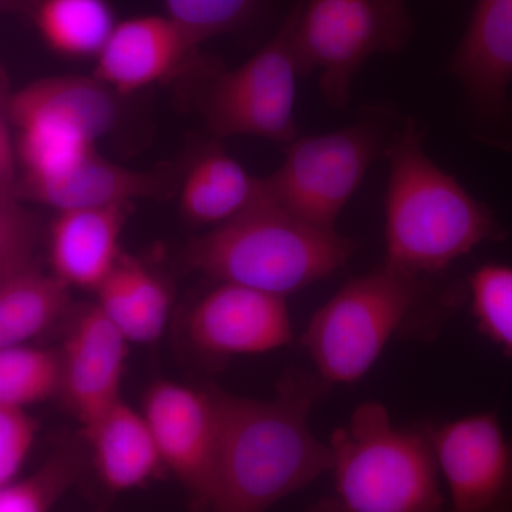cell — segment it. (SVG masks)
Instances as JSON below:
<instances>
[{
	"instance_id": "obj_28",
	"label": "cell",
	"mask_w": 512,
	"mask_h": 512,
	"mask_svg": "<svg viewBox=\"0 0 512 512\" xmlns=\"http://www.w3.org/2000/svg\"><path fill=\"white\" fill-rule=\"evenodd\" d=\"M37 429L36 420L26 410L0 404V487L18 477L35 444Z\"/></svg>"
},
{
	"instance_id": "obj_24",
	"label": "cell",
	"mask_w": 512,
	"mask_h": 512,
	"mask_svg": "<svg viewBox=\"0 0 512 512\" xmlns=\"http://www.w3.org/2000/svg\"><path fill=\"white\" fill-rule=\"evenodd\" d=\"M82 450L66 444L35 473L0 487V512H50L82 476Z\"/></svg>"
},
{
	"instance_id": "obj_13",
	"label": "cell",
	"mask_w": 512,
	"mask_h": 512,
	"mask_svg": "<svg viewBox=\"0 0 512 512\" xmlns=\"http://www.w3.org/2000/svg\"><path fill=\"white\" fill-rule=\"evenodd\" d=\"M128 340L96 303L74 318L63 348L60 396L82 427L121 400Z\"/></svg>"
},
{
	"instance_id": "obj_3",
	"label": "cell",
	"mask_w": 512,
	"mask_h": 512,
	"mask_svg": "<svg viewBox=\"0 0 512 512\" xmlns=\"http://www.w3.org/2000/svg\"><path fill=\"white\" fill-rule=\"evenodd\" d=\"M384 157L390 170L384 264L434 278L478 245L507 237L490 208L427 156L413 120L400 123Z\"/></svg>"
},
{
	"instance_id": "obj_17",
	"label": "cell",
	"mask_w": 512,
	"mask_h": 512,
	"mask_svg": "<svg viewBox=\"0 0 512 512\" xmlns=\"http://www.w3.org/2000/svg\"><path fill=\"white\" fill-rule=\"evenodd\" d=\"M167 181L161 173L130 170L111 163L94 150L60 174L23 181V195L57 211L103 208L154 197L165 190Z\"/></svg>"
},
{
	"instance_id": "obj_23",
	"label": "cell",
	"mask_w": 512,
	"mask_h": 512,
	"mask_svg": "<svg viewBox=\"0 0 512 512\" xmlns=\"http://www.w3.org/2000/svg\"><path fill=\"white\" fill-rule=\"evenodd\" d=\"M59 350L28 345L0 348V404L26 410L60 396Z\"/></svg>"
},
{
	"instance_id": "obj_12",
	"label": "cell",
	"mask_w": 512,
	"mask_h": 512,
	"mask_svg": "<svg viewBox=\"0 0 512 512\" xmlns=\"http://www.w3.org/2000/svg\"><path fill=\"white\" fill-rule=\"evenodd\" d=\"M292 330L284 296L224 282L198 301L188 319L195 348L218 359L284 348Z\"/></svg>"
},
{
	"instance_id": "obj_1",
	"label": "cell",
	"mask_w": 512,
	"mask_h": 512,
	"mask_svg": "<svg viewBox=\"0 0 512 512\" xmlns=\"http://www.w3.org/2000/svg\"><path fill=\"white\" fill-rule=\"evenodd\" d=\"M329 392L316 372L292 370L266 400L215 389L218 440L207 507L211 512H266L332 470L329 444L309 424Z\"/></svg>"
},
{
	"instance_id": "obj_18",
	"label": "cell",
	"mask_w": 512,
	"mask_h": 512,
	"mask_svg": "<svg viewBox=\"0 0 512 512\" xmlns=\"http://www.w3.org/2000/svg\"><path fill=\"white\" fill-rule=\"evenodd\" d=\"M101 483L114 493L143 487L164 468L143 413L123 399L83 427Z\"/></svg>"
},
{
	"instance_id": "obj_22",
	"label": "cell",
	"mask_w": 512,
	"mask_h": 512,
	"mask_svg": "<svg viewBox=\"0 0 512 512\" xmlns=\"http://www.w3.org/2000/svg\"><path fill=\"white\" fill-rule=\"evenodd\" d=\"M33 19L53 52L74 59L99 56L117 25L107 0H37Z\"/></svg>"
},
{
	"instance_id": "obj_6",
	"label": "cell",
	"mask_w": 512,
	"mask_h": 512,
	"mask_svg": "<svg viewBox=\"0 0 512 512\" xmlns=\"http://www.w3.org/2000/svg\"><path fill=\"white\" fill-rule=\"evenodd\" d=\"M400 123L386 107H373L338 131L295 138L284 164L265 178L269 200L309 224L336 229L340 212L372 164L386 156Z\"/></svg>"
},
{
	"instance_id": "obj_20",
	"label": "cell",
	"mask_w": 512,
	"mask_h": 512,
	"mask_svg": "<svg viewBox=\"0 0 512 512\" xmlns=\"http://www.w3.org/2000/svg\"><path fill=\"white\" fill-rule=\"evenodd\" d=\"M96 306L128 343L156 342L171 311L167 286L137 259L121 255L113 271L96 289Z\"/></svg>"
},
{
	"instance_id": "obj_5",
	"label": "cell",
	"mask_w": 512,
	"mask_h": 512,
	"mask_svg": "<svg viewBox=\"0 0 512 512\" xmlns=\"http://www.w3.org/2000/svg\"><path fill=\"white\" fill-rule=\"evenodd\" d=\"M329 446L335 493L311 512H448L426 424L396 427L382 403L365 402Z\"/></svg>"
},
{
	"instance_id": "obj_9",
	"label": "cell",
	"mask_w": 512,
	"mask_h": 512,
	"mask_svg": "<svg viewBox=\"0 0 512 512\" xmlns=\"http://www.w3.org/2000/svg\"><path fill=\"white\" fill-rule=\"evenodd\" d=\"M295 19L296 6L256 55L212 80L202 114L215 136L266 138L284 146L295 140L296 82L301 76L293 47Z\"/></svg>"
},
{
	"instance_id": "obj_14",
	"label": "cell",
	"mask_w": 512,
	"mask_h": 512,
	"mask_svg": "<svg viewBox=\"0 0 512 512\" xmlns=\"http://www.w3.org/2000/svg\"><path fill=\"white\" fill-rule=\"evenodd\" d=\"M483 119H504L512 80V0H477L448 64Z\"/></svg>"
},
{
	"instance_id": "obj_16",
	"label": "cell",
	"mask_w": 512,
	"mask_h": 512,
	"mask_svg": "<svg viewBox=\"0 0 512 512\" xmlns=\"http://www.w3.org/2000/svg\"><path fill=\"white\" fill-rule=\"evenodd\" d=\"M128 205L59 211L49 231L52 274L69 288L96 292L123 255Z\"/></svg>"
},
{
	"instance_id": "obj_10",
	"label": "cell",
	"mask_w": 512,
	"mask_h": 512,
	"mask_svg": "<svg viewBox=\"0 0 512 512\" xmlns=\"http://www.w3.org/2000/svg\"><path fill=\"white\" fill-rule=\"evenodd\" d=\"M426 424L448 512H512V434L495 412Z\"/></svg>"
},
{
	"instance_id": "obj_15",
	"label": "cell",
	"mask_w": 512,
	"mask_h": 512,
	"mask_svg": "<svg viewBox=\"0 0 512 512\" xmlns=\"http://www.w3.org/2000/svg\"><path fill=\"white\" fill-rule=\"evenodd\" d=\"M197 46L167 16H138L117 23L96 57L93 77L126 96L177 72Z\"/></svg>"
},
{
	"instance_id": "obj_4",
	"label": "cell",
	"mask_w": 512,
	"mask_h": 512,
	"mask_svg": "<svg viewBox=\"0 0 512 512\" xmlns=\"http://www.w3.org/2000/svg\"><path fill=\"white\" fill-rule=\"evenodd\" d=\"M352 239L295 217L268 197L191 239L184 261L212 281L286 296L339 271Z\"/></svg>"
},
{
	"instance_id": "obj_7",
	"label": "cell",
	"mask_w": 512,
	"mask_h": 512,
	"mask_svg": "<svg viewBox=\"0 0 512 512\" xmlns=\"http://www.w3.org/2000/svg\"><path fill=\"white\" fill-rule=\"evenodd\" d=\"M412 33L406 0H299L293 47L301 76L319 72L323 97L343 109L360 67L400 52Z\"/></svg>"
},
{
	"instance_id": "obj_8",
	"label": "cell",
	"mask_w": 512,
	"mask_h": 512,
	"mask_svg": "<svg viewBox=\"0 0 512 512\" xmlns=\"http://www.w3.org/2000/svg\"><path fill=\"white\" fill-rule=\"evenodd\" d=\"M19 128L26 178L62 173L94 151L117 120L116 93L94 77H53L20 90L9 104Z\"/></svg>"
},
{
	"instance_id": "obj_26",
	"label": "cell",
	"mask_w": 512,
	"mask_h": 512,
	"mask_svg": "<svg viewBox=\"0 0 512 512\" xmlns=\"http://www.w3.org/2000/svg\"><path fill=\"white\" fill-rule=\"evenodd\" d=\"M173 20L195 46L249 25L266 0H164Z\"/></svg>"
},
{
	"instance_id": "obj_11",
	"label": "cell",
	"mask_w": 512,
	"mask_h": 512,
	"mask_svg": "<svg viewBox=\"0 0 512 512\" xmlns=\"http://www.w3.org/2000/svg\"><path fill=\"white\" fill-rule=\"evenodd\" d=\"M141 413L156 440L164 467L207 505L218 440L215 389L200 390L158 380L148 387Z\"/></svg>"
},
{
	"instance_id": "obj_21",
	"label": "cell",
	"mask_w": 512,
	"mask_h": 512,
	"mask_svg": "<svg viewBox=\"0 0 512 512\" xmlns=\"http://www.w3.org/2000/svg\"><path fill=\"white\" fill-rule=\"evenodd\" d=\"M70 288L35 264L0 276V348L28 345L69 312Z\"/></svg>"
},
{
	"instance_id": "obj_2",
	"label": "cell",
	"mask_w": 512,
	"mask_h": 512,
	"mask_svg": "<svg viewBox=\"0 0 512 512\" xmlns=\"http://www.w3.org/2000/svg\"><path fill=\"white\" fill-rule=\"evenodd\" d=\"M444 276V275H443ZM383 264L349 281L312 316L302 345L326 386L363 379L390 340H431L468 302L466 282Z\"/></svg>"
},
{
	"instance_id": "obj_25",
	"label": "cell",
	"mask_w": 512,
	"mask_h": 512,
	"mask_svg": "<svg viewBox=\"0 0 512 512\" xmlns=\"http://www.w3.org/2000/svg\"><path fill=\"white\" fill-rule=\"evenodd\" d=\"M467 292L478 330L512 357V266L481 265L468 276Z\"/></svg>"
},
{
	"instance_id": "obj_30",
	"label": "cell",
	"mask_w": 512,
	"mask_h": 512,
	"mask_svg": "<svg viewBox=\"0 0 512 512\" xmlns=\"http://www.w3.org/2000/svg\"><path fill=\"white\" fill-rule=\"evenodd\" d=\"M18 8L16 0H0V10H10Z\"/></svg>"
},
{
	"instance_id": "obj_27",
	"label": "cell",
	"mask_w": 512,
	"mask_h": 512,
	"mask_svg": "<svg viewBox=\"0 0 512 512\" xmlns=\"http://www.w3.org/2000/svg\"><path fill=\"white\" fill-rule=\"evenodd\" d=\"M36 238L35 221L15 194L0 191V276L33 265Z\"/></svg>"
},
{
	"instance_id": "obj_29",
	"label": "cell",
	"mask_w": 512,
	"mask_h": 512,
	"mask_svg": "<svg viewBox=\"0 0 512 512\" xmlns=\"http://www.w3.org/2000/svg\"><path fill=\"white\" fill-rule=\"evenodd\" d=\"M0 191L15 194V157L5 117L0 111Z\"/></svg>"
},
{
	"instance_id": "obj_19",
	"label": "cell",
	"mask_w": 512,
	"mask_h": 512,
	"mask_svg": "<svg viewBox=\"0 0 512 512\" xmlns=\"http://www.w3.org/2000/svg\"><path fill=\"white\" fill-rule=\"evenodd\" d=\"M266 197L265 178L249 174L224 151L211 150L185 175L180 207L188 221L212 228L234 220Z\"/></svg>"
}]
</instances>
